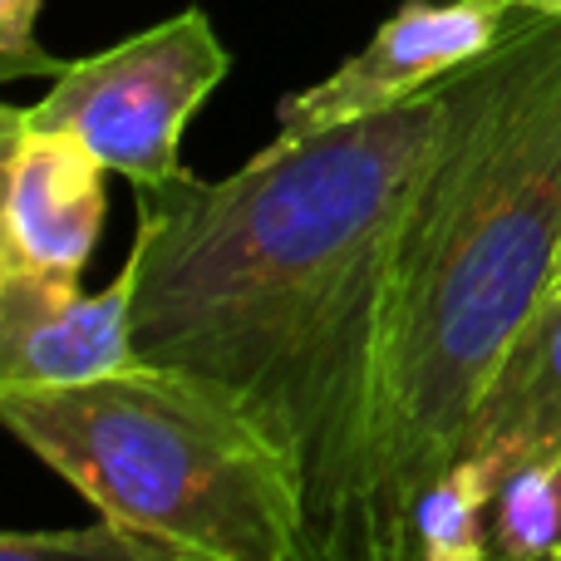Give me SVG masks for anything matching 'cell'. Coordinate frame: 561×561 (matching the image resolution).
Masks as SVG:
<instances>
[{
  "label": "cell",
  "instance_id": "obj_12",
  "mask_svg": "<svg viewBox=\"0 0 561 561\" xmlns=\"http://www.w3.org/2000/svg\"><path fill=\"white\" fill-rule=\"evenodd\" d=\"M25 128H30L25 108L0 104V276L15 266V247H10V173H15V153Z\"/></svg>",
  "mask_w": 561,
  "mask_h": 561
},
{
  "label": "cell",
  "instance_id": "obj_4",
  "mask_svg": "<svg viewBox=\"0 0 561 561\" xmlns=\"http://www.w3.org/2000/svg\"><path fill=\"white\" fill-rule=\"evenodd\" d=\"M232 69L203 10L163 20L118 45L75 59L55 75L49 94L30 104V124L75 134L99 153L108 173L134 187H158L183 173L178 144L187 118Z\"/></svg>",
  "mask_w": 561,
  "mask_h": 561
},
{
  "label": "cell",
  "instance_id": "obj_9",
  "mask_svg": "<svg viewBox=\"0 0 561 561\" xmlns=\"http://www.w3.org/2000/svg\"><path fill=\"white\" fill-rule=\"evenodd\" d=\"M493 561H547L561 552V463L527 458L493 493Z\"/></svg>",
  "mask_w": 561,
  "mask_h": 561
},
{
  "label": "cell",
  "instance_id": "obj_13",
  "mask_svg": "<svg viewBox=\"0 0 561 561\" xmlns=\"http://www.w3.org/2000/svg\"><path fill=\"white\" fill-rule=\"evenodd\" d=\"M513 5L537 20H561V0H513Z\"/></svg>",
  "mask_w": 561,
  "mask_h": 561
},
{
  "label": "cell",
  "instance_id": "obj_11",
  "mask_svg": "<svg viewBox=\"0 0 561 561\" xmlns=\"http://www.w3.org/2000/svg\"><path fill=\"white\" fill-rule=\"evenodd\" d=\"M39 10H45V0H0V84L65 69L35 35Z\"/></svg>",
  "mask_w": 561,
  "mask_h": 561
},
{
  "label": "cell",
  "instance_id": "obj_14",
  "mask_svg": "<svg viewBox=\"0 0 561 561\" xmlns=\"http://www.w3.org/2000/svg\"><path fill=\"white\" fill-rule=\"evenodd\" d=\"M552 286H561V252H557V276H552Z\"/></svg>",
  "mask_w": 561,
  "mask_h": 561
},
{
  "label": "cell",
  "instance_id": "obj_5",
  "mask_svg": "<svg viewBox=\"0 0 561 561\" xmlns=\"http://www.w3.org/2000/svg\"><path fill=\"white\" fill-rule=\"evenodd\" d=\"M523 20L513 0H404L359 55L330 69L320 84L280 99L276 138H306L409 104L493 55Z\"/></svg>",
  "mask_w": 561,
  "mask_h": 561
},
{
  "label": "cell",
  "instance_id": "obj_10",
  "mask_svg": "<svg viewBox=\"0 0 561 561\" xmlns=\"http://www.w3.org/2000/svg\"><path fill=\"white\" fill-rule=\"evenodd\" d=\"M0 561H187L173 547L99 517L75 533H0Z\"/></svg>",
  "mask_w": 561,
  "mask_h": 561
},
{
  "label": "cell",
  "instance_id": "obj_8",
  "mask_svg": "<svg viewBox=\"0 0 561 561\" xmlns=\"http://www.w3.org/2000/svg\"><path fill=\"white\" fill-rule=\"evenodd\" d=\"M458 444L507 463H561V286H552L503 350Z\"/></svg>",
  "mask_w": 561,
  "mask_h": 561
},
{
  "label": "cell",
  "instance_id": "obj_6",
  "mask_svg": "<svg viewBox=\"0 0 561 561\" xmlns=\"http://www.w3.org/2000/svg\"><path fill=\"white\" fill-rule=\"evenodd\" d=\"M144 365L134 350V266L84 296L79 280L10 266L0 276V385H84Z\"/></svg>",
  "mask_w": 561,
  "mask_h": 561
},
{
  "label": "cell",
  "instance_id": "obj_3",
  "mask_svg": "<svg viewBox=\"0 0 561 561\" xmlns=\"http://www.w3.org/2000/svg\"><path fill=\"white\" fill-rule=\"evenodd\" d=\"M0 428L99 517L187 561H300V483L280 444L213 385L134 365L84 385H0Z\"/></svg>",
  "mask_w": 561,
  "mask_h": 561
},
{
  "label": "cell",
  "instance_id": "obj_7",
  "mask_svg": "<svg viewBox=\"0 0 561 561\" xmlns=\"http://www.w3.org/2000/svg\"><path fill=\"white\" fill-rule=\"evenodd\" d=\"M99 153L59 128H25L10 173V247L15 266L79 280L104 227Z\"/></svg>",
  "mask_w": 561,
  "mask_h": 561
},
{
  "label": "cell",
  "instance_id": "obj_1",
  "mask_svg": "<svg viewBox=\"0 0 561 561\" xmlns=\"http://www.w3.org/2000/svg\"><path fill=\"white\" fill-rule=\"evenodd\" d=\"M444 84L272 138L222 183L178 173L134 187L138 359L213 385L276 438L300 483V561L345 557L389 272L444 128Z\"/></svg>",
  "mask_w": 561,
  "mask_h": 561
},
{
  "label": "cell",
  "instance_id": "obj_2",
  "mask_svg": "<svg viewBox=\"0 0 561 561\" xmlns=\"http://www.w3.org/2000/svg\"><path fill=\"white\" fill-rule=\"evenodd\" d=\"M444 94V128L399 227L365 483L340 561L389 557L557 276L561 20L527 15Z\"/></svg>",
  "mask_w": 561,
  "mask_h": 561
},
{
  "label": "cell",
  "instance_id": "obj_15",
  "mask_svg": "<svg viewBox=\"0 0 561 561\" xmlns=\"http://www.w3.org/2000/svg\"><path fill=\"white\" fill-rule=\"evenodd\" d=\"M547 561H561V552H552V557H547Z\"/></svg>",
  "mask_w": 561,
  "mask_h": 561
}]
</instances>
